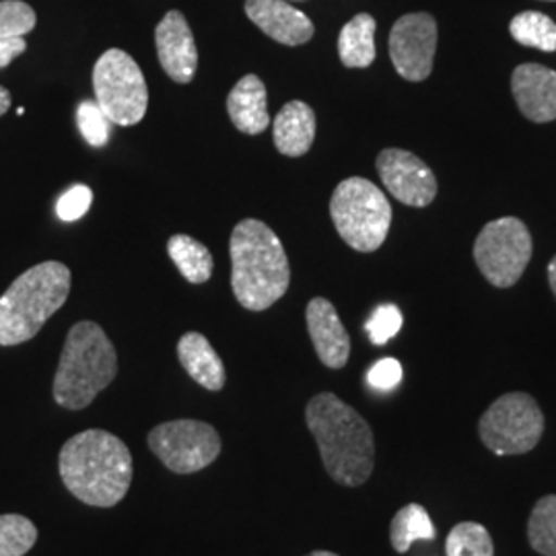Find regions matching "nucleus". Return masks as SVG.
<instances>
[{
    "instance_id": "c85d7f7f",
    "label": "nucleus",
    "mask_w": 556,
    "mask_h": 556,
    "mask_svg": "<svg viewBox=\"0 0 556 556\" xmlns=\"http://www.w3.org/2000/svg\"><path fill=\"white\" fill-rule=\"evenodd\" d=\"M402 312L397 309L396 305L388 303V305H379L378 309L374 312V316L367 321V334L371 338L374 344H386L388 340L396 337L402 328Z\"/></svg>"
},
{
    "instance_id": "1a4fd4ad",
    "label": "nucleus",
    "mask_w": 556,
    "mask_h": 556,
    "mask_svg": "<svg viewBox=\"0 0 556 556\" xmlns=\"http://www.w3.org/2000/svg\"><path fill=\"white\" fill-rule=\"evenodd\" d=\"M532 258V236L516 217L491 220L475 243V260L482 277L498 289L514 287Z\"/></svg>"
},
{
    "instance_id": "9b49d317",
    "label": "nucleus",
    "mask_w": 556,
    "mask_h": 556,
    "mask_svg": "<svg viewBox=\"0 0 556 556\" xmlns=\"http://www.w3.org/2000/svg\"><path fill=\"white\" fill-rule=\"evenodd\" d=\"M438 50V23L429 13H410L394 23L390 56L402 79H429Z\"/></svg>"
},
{
    "instance_id": "ddd939ff",
    "label": "nucleus",
    "mask_w": 556,
    "mask_h": 556,
    "mask_svg": "<svg viewBox=\"0 0 556 556\" xmlns=\"http://www.w3.org/2000/svg\"><path fill=\"white\" fill-rule=\"evenodd\" d=\"M157 56L165 75L179 85L194 80L199 68V50L192 29L179 11H169L155 29Z\"/></svg>"
},
{
    "instance_id": "6e6552de",
    "label": "nucleus",
    "mask_w": 556,
    "mask_h": 556,
    "mask_svg": "<svg viewBox=\"0 0 556 556\" xmlns=\"http://www.w3.org/2000/svg\"><path fill=\"white\" fill-rule=\"evenodd\" d=\"M478 433L493 454L521 456L540 443L544 433V415L530 394L511 392L489 406L480 417Z\"/></svg>"
},
{
    "instance_id": "dca6fc26",
    "label": "nucleus",
    "mask_w": 556,
    "mask_h": 556,
    "mask_svg": "<svg viewBox=\"0 0 556 556\" xmlns=\"http://www.w3.org/2000/svg\"><path fill=\"white\" fill-rule=\"evenodd\" d=\"M511 89L519 112L532 122L556 119V71L542 64H521L514 71Z\"/></svg>"
},
{
    "instance_id": "2f4dec72",
    "label": "nucleus",
    "mask_w": 556,
    "mask_h": 556,
    "mask_svg": "<svg viewBox=\"0 0 556 556\" xmlns=\"http://www.w3.org/2000/svg\"><path fill=\"white\" fill-rule=\"evenodd\" d=\"M27 41L23 38H13V40H0V68H7L21 54H25Z\"/></svg>"
},
{
    "instance_id": "4be33fe9",
    "label": "nucleus",
    "mask_w": 556,
    "mask_h": 556,
    "mask_svg": "<svg viewBox=\"0 0 556 556\" xmlns=\"http://www.w3.org/2000/svg\"><path fill=\"white\" fill-rule=\"evenodd\" d=\"M435 536L438 532L431 517L418 503L402 507L390 526V542L400 555L408 553L417 540H435Z\"/></svg>"
},
{
    "instance_id": "cd10ccee",
    "label": "nucleus",
    "mask_w": 556,
    "mask_h": 556,
    "mask_svg": "<svg viewBox=\"0 0 556 556\" xmlns=\"http://www.w3.org/2000/svg\"><path fill=\"white\" fill-rule=\"evenodd\" d=\"M80 135L91 147H103L112 135V122L98 105V101H80L77 108Z\"/></svg>"
},
{
    "instance_id": "b1692460",
    "label": "nucleus",
    "mask_w": 556,
    "mask_h": 556,
    "mask_svg": "<svg viewBox=\"0 0 556 556\" xmlns=\"http://www.w3.org/2000/svg\"><path fill=\"white\" fill-rule=\"evenodd\" d=\"M528 540L538 555L556 556V495L540 498L528 519Z\"/></svg>"
},
{
    "instance_id": "9d476101",
    "label": "nucleus",
    "mask_w": 556,
    "mask_h": 556,
    "mask_svg": "<svg viewBox=\"0 0 556 556\" xmlns=\"http://www.w3.org/2000/svg\"><path fill=\"white\" fill-rule=\"evenodd\" d=\"M149 447L176 475H194L220 454L217 429L208 422L181 418L161 422L149 433Z\"/></svg>"
},
{
    "instance_id": "5701e85b",
    "label": "nucleus",
    "mask_w": 556,
    "mask_h": 556,
    "mask_svg": "<svg viewBox=\"0 0 556 556\" xmlns=\"http://www.w3.org/2000/svg\"><path fill=\"white\" fill-rule=\"evenodd\" d=\"M509 31L514 40L542 52H556V23L544 13L526 11L511 21Z\"/></svg>"
},
{
    "instance_id": "f704fd0d",
    "label": "nucleus",
    "mask_w": 556,
    "mask_h": 556,
    "mask_svg": "<svg viewBox=\"0 0 556 556\" xmlns=\"http://www.w3.org/2000/svg\"><path fill=\"white\" fill-rule=\"evenodd\" d=\"M307 556H338L334 553H328V551H316V553H312V555Z\"/></svg>"
},
{
    "instance_id": "a211bd4d",
    "label": "nucleus",
    "mask_w": 556,
    "mask_h": 556,
    "mask_svg": "<svg viewBox=\"0 0 556 556\" xmlns=\"http://www.w3.org/2000/svg\"><path fill=\"white\" fill-rule=\"evenodd\" d=\"M273 137L280 155L303 157L316 139L314 110L303 101L285 103L273 122Z\"/></svg>"
},
{
    "instance_id": "39448f33",
    "label": "nucleus",
    "mask_w": 556,
    "mask_h": 556,
    "mask_svg": "<svg viewBox=\"0 0 556 556\" xmlns=\"http://www.w3.org/2000/svg\"><path fill=\"white\" fill-rule=\"evenodd\" d=\"M71 270L50 260L25 270L0 298V346H17L36 337L66 303Z\"/></svg>"
},
{
    "instance_id": "7ed1b4c3",
    "label": "nucleus",
    "mask_w": 556,
    "mask_h": 556,
    "mask_svg": "<svg viewBox=\"0 0 556 556\" xmlns=\"http://www.w3.org/2000/svg\"><path fill=\"white\" fill-rule=\"evenodd\" d=\"M231 289L239 305L264 312L289 291L291 266L277 233L258 219L239 220L229 239Z\"/></svg>"
},
{
    "instance_id": "aec40b11",
    "label": "nucleus",
    "mask_w": 556,
    "mask_h": 556,
    "mask_svg": "<svg viewBox=\"0 0 556 556\" xmlns=\"http://www.w3.org/2000/svg\"><path fill=\"white\" fill-rule=\"evenodd\" d=\"M376 27L378 23L367 15L358 13L349 21L338 36V54L346 68H367L376 60Z\"/></svg>"
},
{
    "instance_id": "393cba45",
    "label": "nucleus",
    "mask_w": 556,
    "mask_h": 556,
    "mask_svg": "<svg viewBox=\"0 0 556 556\" xmlns=\"http://www.w3.org/2000/svg\"><path fill=\"white\" fill-rule=\"evenodd\" d=\"M447 556H495V544L489 530L477 521H462L445 540Z\"/></svg>"
},
{
    "instance_id": "a878e982",
    "label": "nucleus",
    "mask_w": 556,
    "mask_h": 556,
    "mask_svg": "<svg viewBox=\"0 0 556 556\" xmlns=\"http://www.w3.org/2000/svg\"><path fill=\"white\" fill-rule=\"evenodd\" d=\"M38 542V528L31 519L7 514L0 516V556H25Z\"/></svg>"
},
{
    "instance_id": "6ab92c4d",
    "label": "nucleus",
    "mask_w": 556,
    "mask_h": 556,
    "mask_svg": "<svg viewBox=\"0 0 556 556\" xmlns=\"http://www.w3.org/2000/svg\"><path fill=\"white\" fill-rule=\"evenodd\" d=\"M178 357L186 374L211 392H219L225 386V365L208 338L200 332H188L179 338Z\"/></svg>"
},
{
    "instance_id": "0eeeda50",
    "label": "nucleus",
    "mask_w": 556,
    "mask_h": 556,
    "mask_svg": "<svg viewBox=\"0 0 556 556\" xmlns=\"http://www.w3.org/2000/svg\"><path fill=\"white\" fill-rule=\"evenodd\" d=\"M96 101L112 124L135 126L149 108V89L139 64L124 50L101 54L93 68Z\"/></svg>"
},
{
    "instance_id": "bb28decb",
    "label": "nucleus",
    "mask_w": 556,
    "mask_h": 556,
    "mask_svg": "<svg viewBox=\"0 0 556 556\" xmlns=\"http://www.w3.org/2000/svg\"><path fill=\"white\" fill-rule=\"evenodd\" d=\"M36 23V11L27 2L0 0V40L25 38Z\"/></svg>"
},
{
    "instance_id": "f3484780",
    "label": "nucleus",
    "mask_w": 556,
    "mask_h": 556,
    "mask_svg": "<svg viewBox=\"0 0 556 556\" xmlns=\"http://www.w3.org/2000/svg\"><path fill=\"white\" fill-rule=\"evenodd\" d=\"M227 112L239 132L252 137L262 135L270 124L268 96L262 79L256 75H245L239 79L227 98Z\"/></svg>"
},
{
    "instance_id": "2eb2a0df",
    "label": "nucleus",
    "mask_w": 556,
    "mask_h": 556,
    "mask_svg": "<svg viewBox=\"0 0 556 556\" xmlns=\"http://www.w3.org/2000/svg\"><path fill=\"white\" fill-rule=\"evenodd\" d=\"M305 319L319 361L330 369H342L351 357V338L338 318L337 307L328 299H312Z\"/></svg>"
},
{
    "instance_id": "f03ea898",
    "label": "nucleus",
    "mask_w": 556,
    "mask_h": 556,
    "mask_svg": "<svg viewBox=\"0 0 556 556\" xmlns=\"http://www.w3.org/2000/svg\"><path fill=\"white\" fill-rule=\"evenodd\" d=\"M305 420L332 480L342 486L365 484L376 464V439L369 422L330 392L309 400Z\"/></svg>"
},
{
    "instance_id": "20e7f679",
    "label": "nucleus",
    "mask_w": 556,
    "mask_h": 556,
    "mask_svg": "<svg viewBox=\"0 0 556 556\" xmlns=\"http://www.w3.org/2000/svg\"><path fill=\"white\" fill-rule=\"evenodd\" d=\"M118 376V355L96 321H79L68 330L54 376L52 394L68 410L87 408Z\"/></svg>"
},
{
    "instance_id": "c756f323",
    "label": "nucleus",
    "mask_w": 556,
    "mask_h": 556,
    "mask_svg": "<svg viewBox=\"0 0 556 556\" xmlns=\"http://www.w3.org/2000/svg\"><path fill=\"white\" fill-rule=\"evenodd\" d=\"M91 202H93V192L91 188L77 184L73 188H68L59 202H56V215L60 220L64 223H73V220H79L80 217L87 215V211L91 208Z\"/></svg>"
},
{
    "instance_id": "f8f14e48",
    "label": "nucleus",
    "mask_w": 556,
    "mask_h": 556,
    "mask_svg": "<svg viewBox=\"0 0 556 556\" xmlns=\"http://www.w3.org/2000/svg\"><path fill=\"white\" fill-rule=\"evenodd\" d=\"M376 165L383 186L402 204L422 208L438 197L435 174L417 155L402 149H386L379 153Z\"/></svg>"
},
{
    "instance_id": "473e14b6",
    "label": "nucleus",
    "mask_w": 556,
    "mask_h": 556,
    "mask_svg": "<svg viewBox=\"0 0 556 556\" xmlns=\"http://www.w3.org/2000/svg\"><path fill=\"white\" fill-rule=\"evenodd\" d=\"M9 108H11V93H9V89H4L0 85V116H4L9 112Z\"/></svg>"
},
{
    "instance_id": "7c9ffc66",
    "label": "nucleus",
    "mask_w": 556,
    "mask_h": 556,
    "mask_svg": "<svg viewBox=\"0 0 556 556\" xmlns=\"http://www.w3.org/2000/svg\"><path fill=\"white\" fill-rule=\"evenodd\" d=\"M367 381H369L371 388H376L379 392L394 390L397 383L402 381V365H400V361L392 357L381 358L369 369Z\"/></svg>"
},
{
    "instance_id": "f257e3e1",
    "label": "nucleus",
    "mask_w": 556,
    "mask_h": 556,
    "mask_svg": "<svg viewBox=\"0 0 556 556\" xmlns=\"http://www.w3.org/2000/svg\"><path fill=\"white\" fill-rule=\"evenodd\" d=\"M59 468L71 495L91 507L118 505L132 482L128 445L103 429L68 439L60 450Z\"/></svg>"
},
{
    "instance_id": "c9c22d12",
    "label": "nucleus",
    "mask_w": 556,
    "mask_h": 556,
    "mask_svg": "<svg viewBox=\"0 0 556 556\" xmlns=\"http://www.w3.org/2000/svg\"><path fill=\"white\" fill-rule=\"evenodd\" d=\"M551 2H555V0H551Z\"/></svg>"
},
{
    "instance_id": "4468645a",
    "label": "nucleus",
    "mask_w": 556,
    "mask_h": 556,
    "mask_svg": "<svg viewBox=\"0 0 556 556\" xmlns=\"http://www.w3.org/2000/svg\"><path fill=\"white\" fill-rule=\"evenodd\" d=\"M245 15L282 46H301L314 38V23L285 0H245Z\"/></svg>"
},
{
    "instance_id": "72a5a7b5",
    "label": "nucleus",
    "mask_w": 556,
    "mask_h": 556,
    "mask_svg": "<svg viewBox=\"0 0 556 556\" xmlns=\"http://www.w3.org/2000/svg\"><path fill=\"white\" fill-rule=\"evenodd\" d=\"M548 282H551V289H553L556 298V256L548 264Z\"/></svg>"
},
{
    "instance_id": "412c9836",
    "label": "nucleus",
    "mask_w": 556,
    "mask_h": 556,
    "mask_svg": "<svg viewBox=\"0 0 556 556\" xmlns=\"http://www.w3.org/2000/svg\"><path fill=\"white\" fill-rule=\"evenodd\" d=\"M169 258L178 266L181 277L192 285H202L213 277L215 262L204 243L190 236H174L167 241Z\"/></svg>"
},
{
    "instance_id": "423d86ee",
    "label": "nucleus",
    "mask_w": 556,
    "mask_h": 556,
    "mask_svg": "<svg viewBox=\"0 0 556 556\" xmlns=\"http://www.w3.org/2000/svg\"><path fill=\"white\" fill-rule=\"evenodd\" d=\"M330 215L338 236L363 254L379 250L392 225L388 197L365 178H349L338 184L330 200Z\"/></svg>"
}]
</instances>
